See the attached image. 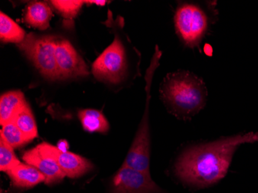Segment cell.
Listing matches in <instances>:
<instances>
[{"mask_svg":"<svg viewBox=\"0 0 258 193\" xmlns=\"http://www.w3.org/2000/svg\"><path fill=\"white\" fill-rule=\"evenodd\" d=\"M92 74L97 79L113 84L124 82L128 75L127 51L118 35L114 41L97 58L92 65Z\"/></svg>","mask_w":258,"mask_h":193,"instance_id":"obj_5","label":"cell"},{"mask_svg":"<svg viewBox=\"0 0 258 193\" xmlns=\"http://www.w3.org/2000/svg\"><path fill=\"white\" fill-rule=\"evenodd\" d=\"M12 121H14V124L31 140L38 136L37 124L35 121L33 112L27 101L17 111Z\"/></svg>","mask_w":258,"mask_h":193,"instance_id":"obj_16","label":"cell"},{"mask_svg":"<svg viewBox=\"0 0 258 193\" xmlns=\"http://www.w3.org/2000/svg\"><path fill=\"white\" fill-rule=\"evenodd\" d=\"M0 137L4 138L6 142L14 149L24 146L32 141L14 124V121H10L3 125Z\"/></svg>","mask_w":258,"mask_h":193,"instance_id":"obj_17","label":"cell"},{"mask_svg":"<svg viewBox=\"0 0 258 193\" xmlns=\"http://www.w3.org/2000/svg\"><path fill=\"white\" fill-rule=\"evenodd\" d=\"M50 4L59 12L64 18L73 19L79 13L85 1L81 0H54L50 1Z\"/></svg>","mask_w":258,"mask_h":193,"instance_id":"obj_18","label":"cell"},{"mask_svg":"<svg viewBox=\"0 0 258 193\" xmlns=\"http://www.w3.org/2000/svg\"><path fill=\"white\" fill-rule=\"evenodd\" d=\"M86 4H96L98 6H104L106 4L107 1H103V0H91V1H85Z\"/></svg>","mask_w":258,"mask_h":193,"instance_id":"obj_20","label":"cell"},{"mask_svg":"<svg viewBox=\"0 0 258 193\" xmlns=\"http://www.w3.org/2000/svg\"><path fill=\"white\" fill-rule=\"evenodd\" d=\"M7 173L13 184L18 188H31L46 181L44 175L37 168L21 162L10 168Z\"/></svg>","mask_w":258,"mask_h":193,"instance_id":"obj_11","label":"cell"},{"mask_svg":"<svg viewBox=\"0 0 258 193\" xmlns=\"http://www.w3.org/2000/svg\"><path fill=\"white\" fill-rule=\"evenodd\" d=\"M23 159L26 163L37 168L44 175L46 178L45 183L60 182L66 176L57 163L49 157L42 155L37 147L23 154Z\"/></svg>","mask_w":258,"mask_h":193,"instance_id":"obj_10","label":"cell"},{"mask_svg":"<svg viewBox=\"0 0 258 193\" xmlns=\"http://www.w3.org/2000/svg\"><path fill=\"white\" fill-rule=\"evenodd\" d=\"M160 94L172 114L189 119L204 109L208 91L203 79L189 71H179L164 78Z\"/></svg>","mask_w":258,"mask_h":193,"instance_id":"obj_2","label":"cell"},{"mask_svg":"<svg viewBox=\"0 0 258 193\" xmlns=\"http://www.w3.org/2000/svg\"><path fill=\"white\" fill-rule=\"evenodd\" d=\"M25 31L3 12L0 14V38L6 43H20L25 39Z\"/></svg>","mask_w":258,"mask_h":193,"instance_id":"obj_15","label":"cell"},{"mask_svg":"<svg viewBox=\"0 0 258 193\" xmlns=\"http://www.w3.org/2000/svg\"><path fill=\"white\" fill-rule=\"evenodd\" d=\"M20 163L14 154V148L10 146L4 138L0 137V170L7 172Z\"/></svg>","mask_w":258,"mask_h":193,"instance_id":"obj_19","label":"cell"},{"mask_svg":"<svg viewBox=\"0 0 258 193\" xmlns=\"http://www.w3.org/2000/svg\"><path fill=\"white\" fill-rule=\"evenodd\" d=\"M216 2H183L174 17L175 30L185 46L201 50V45L216 22L218 13Z\"/></svg>","mask_w":258,"mask_h":193,"instance_id":"obj_3","label":"cell"},{"mask_svg":"<svg viewBox=\"0 0 258 193\" xmlns=\"http://www.w3.org/2000/svg\"><path fill=\"white\" fill-rule=\"evenodd\" d=\"M113 193H165L150 177V173L123 165L113 178Z\"/></svg>","mask_w":258,"mask_h":193,"instance_id":"obj_6","label":"cell"},{"mask_svg":"<svg viewBox=\"0 0 258 193\" xmlns=\"http://www.w3.org/2000/svg\"><path fill=\"white\" fill-rule=\"evenodd\" d=\"M56 37L29 33L19 43L20 50L33 62L43 77L49 80L60 79L56 67Z\"/></svg>","mask_w":258,"mask_h":193,"instance_id":"obj_4","label":"cell"},{"mask_svg":"<svg viewBox=\"0 0 258 193\" xmlns=\"http://www.w3.org/2000/svg\"><path fill=\"white\" fill-rule=\"evenodd\" d=\"M123 165L149 173L150 133L149 124H140Z\"/></svg>","mask_w":258,"mask_h":193,"instance_id":"obj_9","label":"cell"},{"mask_svg":"<svg viewBox=\"0 0 258 193\" xmlns=\"http://www.w3.org/2000/svg\"><path fill=\"white\" fill-rule=\"evenodd\" d=\"M78 117L84 129L88 132L107 133L109 130V124L106 117L99 111L84 109L78 111Z\"/></svg>","mask_w":258,"mask_h":193,"instance_id":"obj_14","label":"cell"},{"mask_svg":"<svg viewBox=\"0 0 258 193\" xmlns=\"http://www.w3.org/2000/svg\"><path fill=\"white\" fill-rule=\"evenodd\" d=\"M52 17L53 13L47 4L42 2H33L29 4L26 9L24 20L31 27L43 30L50 27Z\"/></svg>","mask_w":258,"mask_h":193,"instance_id":"obj_12","label":"cell"},{"mask_svg":"<svg viewBox=\"0 0 258 193\" xmlns=\"http://www.w3.org/2000/svg\"><path fill=\"white\" fill-rule=\"evenodd\" d=\"M26 102L21 91H9L0 98V123L1 125L10 122L17 111Z\"/></svg>","mask_w":258,"mask_h":193,"instance_id":"obj_13","label":"cell"},{"mask_svg":"<svg viewBox=\"0 0 258 193\" xmlns=\"http://www.w3.org/2000/svg\"><path fill=\"white\" fill-rule=\"evenodd\" d=\"M37 148L42 155L54 160L70 178H78L93 168L92 164L81 155L64 152L46 142L40 144Z\"/></svg>","mask_w":258,"mask_h":193,"instance_id":"obj_7","label":"cell"},{"mask_svg":"<svg viewBox=\"0 0 258 193\" xmlns=\"http://www.w3.org/2000/svg\"><path fill=\"white\" fill-rule=\"evenodd\" d=\"M257 142V132H252L191 146L178 159L175 173L185 183L197 188L214 185L227 175L239 146Z\"/></svg>","mask_w":258,"mask_h":193,"instance_id":"obj_1","label":"cell"},{"mask_svg":"<svg viewBox=\"0 0 258 193\" xmlns=\"http://www.w3.org/2000/svg\"><path fill=\"white\" fill-rule=\"evenodd\" d=\"M55 56L60 78H78L89 75L83 58L68 40H56Z\"/></svg>","mask_w":258,"mask_h":193,"instance_id":"obj_8","label":"cell"}]
</instances>
